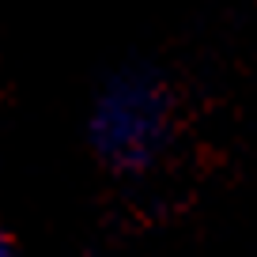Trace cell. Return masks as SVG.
Wrapping results in <instances>:
<instances>
[{"label": "cell", "mask_w": 257, "mask_h": 257, "mask_svg": "<svg viewBox=\"0 0 257 257\" xmlns=\"http://www.w3.org/2000/svg\"><path fill=\"white\" fill-rule=\"evenodd\" d=\"M0 257H12V242H8V234L0 231Z\"/></svg>", "instance_id": "cell-2"}, {"label": "cell", "mask_w": 257, "mask_h": 257, "mask_svg": "<svg viewBox=\"0 0 257 257\" xmlns=\"http://www.w3.org/2000/svg\"><path fill=\"white\" fill-rule=\"evenodd\" d=\"M170 98L152 76H121L106 87L91 117V140L121 170L148 167L167 140Z\"/></svg>", "instance_id": "cell-1"}]
</instances>
